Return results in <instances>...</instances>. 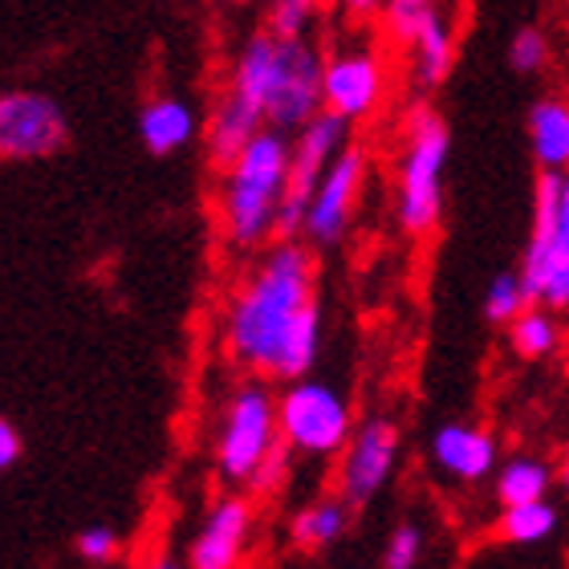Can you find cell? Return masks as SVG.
Segmentation results:
<instances>
[{"label": "cell", "instance_id": "6da1fadb", "mask_svg": "<svg viewBox=\"0 0 569 569\" xmlns=\"http://www.w3.org/2000/svg\"><path fill=\"white\" fill-rule=\"evenodd\" d=\"M318 249L306 240L264 244L224 301L220 346L232 367L264 379H306L321 355Z\"/></svg>", "mask_w": 569, "mask_h": 569}, {"label": "cell", "instance_id": "7a4b0ae2", "mask_svg": "<svg viewBox=\"0 0 569 569\" xmlns=\"http://www.w3.org/2000/svg\"><path fill=\"white\" fill-rule=\"evenodd\" d=\"M321 70L326 49L318 37H281L257 29L232 53L224 90L261 114L264 127L293 134L313 114H321Z\"/></svg>", "mask_w": 569, "mask_h": 569}, {"label": "cell", "instance_id": "3957f363", "mask_svg": "<svg viewBox=\"0 0 569 569\" xmlns=\"http://www.w3.org/2000/svg\"><path fill=\"white\" fill-rule=\"evenodd\" d=\"M284 176H289V134L264 127L257 139L216 167V232L237 257H257L277 240Z\"/></svg>", "mask_w": 569, "mask_h": 569}, {"label": "cell", "instance_id": "277c9868", "mask_svg": "<svg viewBox=\"0 0 569 569\" xmlns=\"http://www.w3.org/2000/svg\"><path fill=\"white\" fill-rule=\"evenodd\" d=\"M399 159H395V224L403 237L423 240L443 220V171L451 159V131L443 114L427 102L403 114L399 131Z\"/></svg>", "mask_w": 569, "mask_h": 569}, {"label": "cell", "instance_id": "5b68a950", "mask_svg": "<svg viewBox=\"0 0 569 569\" xmlns=\"http://www.w3.org/2000/svg\"><path fill=\"white\" fill-rule=\"evenodd\" d=\"M281 443V427H277V395L264 382V375H249L237 382L220 403L216 416V439L212 460L216 476L224 488H249L264 456Z\"/></svg>", "mask_w": 569, "mask_h": 569}, {"label": "cell", "instance_id": "8992f818", "mask_svg": "<svg viewBox=\"0 0 569 569\" xmlns=\"http://www.w3.org/2000/svg\"><path fill=\"white\" fill-rule=\"evenodd\" d=\"M529 301L569 309V171H541L533 183V224L521 252Z\"/></svg>", "mask_w": 569, "mask_h": 569}, {"label": "cell", "instance_id": "52a82bcc", "mask_svg": "<svg viewBox=\"0 0 569 569\" xmlns=\"http://www.w3.org/2000/svg\"><path fill=\"white\" fill-rule=\"evenodd\" d=\"M395 70L387 53L367 37H346L326 49L321 70V110L342 119L350 131L375 122L391 102Z\"/></svg>", "mask_w": 569, "mask_h": 569}, {"label": "cell", "instance_id": "ba28073f", "mask_svg": "<svg viewBox=\"0 0 569 569\" xmlns=\"http://www.w3.org/2000/svg\"><path fill=\"white\" fill-rule=\"evenodd\" d=\"M277 427L293 456L306 460H330L355 436V411L342 387L330 379H293L277 395Z\"/></svg>", "mask_w": 569, "mask_h": 569}, {"label": "cell", "instance_id": "9c48e42d", "mask_svg": "<svg viewBox=\"0 0 569 569\" xmlns=\"http://www.w3.org/2000/svg\"><path fill=\"white\" fill-rule=\"evenodd\" d=\"M367 179L370 147L362 139H350L330 159L318 191H313V200H309L301 240L313 244V249H338L350 237V228H355V216L362 208V196H367Z\"/></svg>", "mask_w": 569, "mask_h": 569}, {"label": "cell", "instance_id": "30bf717a", "mask_svg": "<svg viewBox=\"0 0 569 569\" xmlns=\"http://www.w3.org/2000/svg\"><path fill=\"white\" fill-rule=\"evenodd\" d=\"M355 139V131L333 114H313L306 127H297L289 134V176H284V200H281V220H277V240H297L301 224H306L309 200L318 191L326 167L346 142Z\"/></svg>", "mask_w": 569, "mask_h": 569}, {"label": "cell", "instance_id": "8fae6325", "mask_svg": "<svg viewBox=\"0 0 569 569\" xmlns=\"http://www.w3.org/2000/svg\"><path fill=\"white\" fill-rule=\"evenodd\" d=\"M70 142V114L58 98L29 86L0 90V163H37Z\"/></svg>", "mask_w": 569, "mask_h": 569}, {"label": "cell", "instance_id": "7c38bea8", "mask_svg": "<svg viewBox=\"0 0 569 569\" xmlns=\"http://www.w3.org/2000/svg\"><path fill=\"white\" fill-rule=\"evenodd\" d=\"M403 456V431L387 416H367L355 423V436L338 456V497L350 509H362L395 480Z\"/></svg>", "mask_w": 569, "mask_h": 569}, {"label": "cell", "instance_id": "4fadbf2b", "mask_svg": "<svg viewBox=\"0 0 569 569\" xmlns=\"http://www.w3.org/2000/svg\"><path fill=\"white\" fill-rule=\"evenodd\" d=\"M252 541V500L224 492L203 512L200 529L188 546V569H240L249 561Z\"/></svg>", "mask_w": 569, "mask_h": 569}, {"label": "cell", "instance_id": "5bb4252c", "mask_svg": "<svg viewBox=\"0 0 569 569\" xmlns=\"http://www.w3.org/2000/svg\"><path fill=\"white\" fill-rule=\"evenodd\" d=\"M427 460L439 476H448L451 485H480L492 480L500 463V443L497 436L480 423H439L427 439Z\"/></svg>", "mask_w": 569, "mask_h": 569}, {"label": "cell", "instance_id": "9a60e30c", "mask_svg": "<svg viewBox=\"0 0 569 569\" xmlns=\"http://www.w3.org/2000/svg\"><path fill=\"white\" fill-rule=\"evenodd\" d=\"M139 139L159 159L188 151L191 142L203 139L200 110L191 107L183 94H151L139 110Z\"/></svg>", "mask_w": 569, "mask_h": 569}, {"label": "cell", "instance_id": "2e32d148", "mask_svg": "<svg viewBox=\"0 0 569 569\" xmlns=\"http://www.w3.org/2000/svg\"><path fill=\"white\" fill-rule=\"evenodd\" d=\"M456 53H460V37L448 9H439L431 21L419 29V37L407 46V73L419 90H439L456 70Z\"/></svg>", "mask_w": 569, "mask_h": 569}, {"label": "cell", "instance_id": "e0dca14e", "mask_svg": "<svg viewBox=\"0 0 569 569\" xmlns=\"http://www.w3.org/2000/svg\"><path fill=\"white\" fill-rule=\"evenodd\" d=\"M529 151L541 171H569V98L541 94L525 119Z\"/></svg>", "mask_w": 569, "mask_h": 569}, {"label": "cell", "instance_id": "ac0fdd59", "mask_svg": "<svg viewBox=\"0 0 569 569\" xmlns=\"http://www.w3.org/2000/svg\"><path fill=\"white\" fill-rule=\"evenodd\" d=\"M261 131H264L261 114H257L252 107H244L240 98H232L228 90H220L212 114H208V122H203V147H208V159H212L216 167L228 163L232 154L244 151Z\"/></svg>", "mask_w": 569, "mask_h": 569}, {"label": "cell", "instance_id": "d6986e66", "mask_svg": "<svg viewBox=\"0 0 569 569\" xmlns=\"http://www.w3.org/2000/svg\"><path fill=\"white\" fill-rule=\"evenodd\" d=\"M350 505L342 497H318L306 500L289 521V541L306 553H321V549L338 546L350 533Z\"/></svg>", "mask_w": 569, "mask_h": 569}, {"label": "cell", "instance_id": "ffe728a7", "mask_svg": "<svg viewBox=\"0 0 569 569\" xmlns=\"http://www.w3.org/2000/svg\"><path fill=\"white\" fill-rule=\"evenodd\" d=\"M558 485V468L541 456H509L497 463L492 472V497L500 509L509 505H529V500H546Z\"/></svg>", "mask_w": 569, "mask_h": 569}, {"label": "cell", "instance_id": "44dd1931", "mask_svg": "<svg viewBox=\"0 0 569 569\" xmlns=\"http://www.w3.org/2000/svg\"><path fill=\"white\" fill-rule=\"evenodd\" d=\"M509 330V346L512 355L521 358V362H546L561 350V321H558V309L549 306H525L517 318L505 326Z\"/></svg>", "mask_w": 569, "mask_h": 569}, {"label": "cell", "instance_id": "7402d4cb", "mask_svg": "<svg viewBox=\"0 0 569 569\" xmlns=\"http://www.w3.org/2000/svg\"><path fill=\"white\" fill-rule=\"evenodd\" d=\"M561 529V509L553 500H529V505H509L497 517V537L505 546H541Z\"/></svg>", "mask_w": 569, "mask_h": 569}, {"label": "cell", "instance_id": "603a6c76", "mask_svg": "<svg viewBox=\"0 0 569 569\" xmlns=\"http://www.w3.org/2000/svg\"><path fill=\"white\" fill-rule=\"evenodd\" d=\"M439 9H443V0H382L379 21L375 24H379V33L387 46L407 53V46L416 41L419 29H423Z\"/></svg>", "mask_w": 569, "mask_h": 569}, {"label": "cell", "instance_id": "cb8c5ba5", "mask_svg": "<svg viewBox=\"0 0 569 569\" xmlns=\"http://www.w3.org/2000/svg\"><path fill=\"white\" fill-rule=\"evenodd\" d=\"M330 17V0H269L264 4V29L281 37H313L318 24Z\"/></svg>", "mask_w": 569, "mask_h": 569}, {"label": "cell", "instance_id": "d4e9b609", "mask_svg": "<svg viewBox=\"0 0 569 569\" xmlns=\"http://www.w3.org/2000/svg\"><path fill=\"white\" fill-rule=\"evenodd\" d=\"M525 306H533L529 301V289L521 281V269H509V273H497L488 281L485 289V321L492 326H509Z\"/></svg>", "mask_w": 569, "mask_h": 569}, {"label": "cell", "instance_id": "484cf974", "mask_svg": "<svg viewBox=\"0 0 569 569\" xmlns=\"http://www.w3.org/2000/svg\"><path fill=\"white\" fill-rule=\"evenodd\" d=\"M427 549V533L419 521H399L382 546V569H419Z\"/></svg>", "mask_w": 569, "mask_h": 569}, {"label": "cell", "instance_id": "4316f807", "mask_svg": "<svg viewBox=\"0 0 569 569\" xmlns=\"http://www.w3.org/2000/svg\"><path fill=\"white\" fill-rule=\"evenodd\" d=\"M73 549H78V558L90 561V566H114V561L122 558V533L114 525L94 521L73 537Z\"/></svg>", "mask_w": 569, "mask_h": 569}, {"label": "cell", "instance_id": "83f0119b", "mask_svg": "<svg viewBox=\"0 0 569 569\" xmlns=\"http://www.w3.org/2000/svg\"><path fill=\"white\" fill-rule=\"evenodd\" d=\"M509 66L525 78H533L549 66V37L537 29V24H525L517 29L509 41Z\"/></svg>", "mask_w": 569, "mask_h": 569}, {"label": "cell", "instance_id": "f1b7e54d", "mask_svg": "<svg viewBox=\"0 0 569 569\" xmlns=\"http://www.w3.org/2000/svg\"><path fill=\"white\" fill-rule=\"evenodd\" d=\"M289 463H293V451H289V443H277L269 456H264V463L257 468V476H252L249 492H257V497H269V492H277V488L289 480Z\"/></svg>", "mask_w": 569, "mask_h": 569}, {"label": "cell", "instance_id": "f546056e", "mask_svg": "<svg viewBox=\"0 0 569 569\" xmlns=\"http://www.w3.org/2000/svg\"><path fill=\"white\" fill-rule=\"evenodd\" d=\"M382 0H330V12L350 29H367V24L379 21Z\"/></svg>", "mask_w": 569, "mask_h": 569}, {"label": "cell", "instance_id": "4dcf8cb0", "mask_svg": "<svg viewBox=\"0 0 569 569\" xmlns=\"http://www.w3.org/2000/svg\"><path fill=\"white\" fill-rule=\"evenodd\" d=\"M21 451H24V439L17 431V423L0 416V472H9L12 463L21 460Z\"/></svg>", "mask_w": 569, "mask_h": 569}, {"label": "cell", "instance_id": "1f68e13d", "mask_svg": "<svg viewBox=\"0 0 569 569\" xmlns=\"http://www.w3.org/2000/svg\"><path fill=\"white\" fill-rule=\"evenodd\" d=\"M142 569H188V561L171 558V553H159V558H151Z\"/></svg>", "mask_w": 569, "mask_h": 569}, {"label": "cell", "instance_id": "d6a6232c", "mask_svg": "<svg viewBox=\"0 0 569 569\" xmlns=\"http://www.w3.org/2000/svg\"><path fill=\"white\" fill-rule=\"evenodd\" d=\"M232 9H257V4H269V0H224Z\"/></svg>", "mask_w": 569, "mask_h": 569}, {"label": "cell", "instance_id": "836d02e7", "mask_svg": "<svg viewBox=\"0 0 569 569\" xmlns=\"http://www.w3.org/2000/svg\"><path fill=\"white\" fill-rule=\"evenodd\" d=\"M558 485L566 488V497H569V456H566V463L558 468Z\"/></svg>", "mask_w": 569, "mask_h": 569}]
</instances>
